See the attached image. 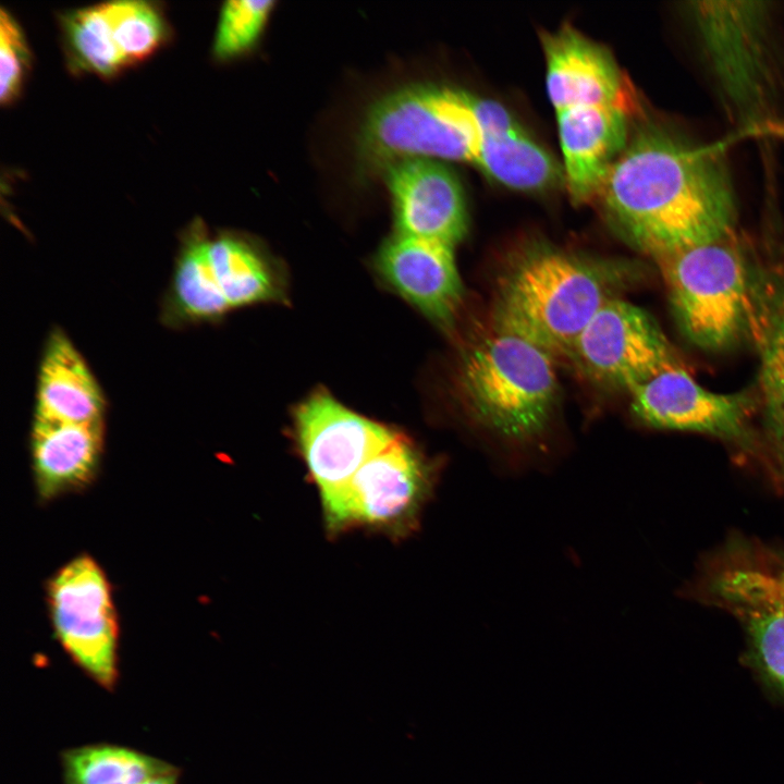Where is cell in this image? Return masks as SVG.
I'll return each mask as SVG.
<instances>
[{
	"mask_svg": "<svg viewBox=\"0 0 784 784\" xmlns=\"http://www.w3.org/2000/svg\"><path fill=\"white\" fill-rule=\"evenodd\" d=\"M595 200L657 260L725 240L737 216L723 156L656 126L642 128L627 143Z\"/></svg>",
	"mask_w": 784,
	"mask_h": 784,
	"instance_id": "obj_1",
	"label": "cell"
},
{
	"mask_svg": "<svg viewBox=\"0 0 784 784\" xmlns=\"http://www.w3.org/2000/svg\"><path fill=\"white\" fill-rule=\"evenodd\" d=\"M458 388L471 421L510 452L513 466L542 449L559 397L549 352L493 327L464 355Z\"/></svg>",
	"mask_w": 784,
	"mask_h": 784,
	"instance_id": "obj_2",
	"label": "cell"
},
{
	"mask_svg": "<svg viewBox=\"0 0 784 784\" xmlns=\"http://www.w3.org/2000/svg\"><path fill=\"white\" fill-rule=\"evenodd\" d=\"M603 269L551 248L528 250L499 277L493 327L539 345L552 356L569 354L600 307L613 297Z\"/></svg>",
	"mask_w": 784,
	"mask_h": 784,
	"instance_id": "obj_3",
	"label": "cell"
},
{
	"mask_svg": "<svg viewBox=\"0 0 784 784\" xmlns=\"http://www.w3.org/2000/svg\"><path fill=\"white\" fill-rule=\"evenodd\" d=\"M479 139L470 95L443 86L415 85L397 89L372 106L360 132L359 148L373 164L412 157L475 163Z\"/></svg>",
	"mask_w": 784,
	"mask_h": 784,
	"instance_id": "obj_4",
	"label": "cell"
},
{
	"mask_svg": "<svg viewBox=\"0 0 784 784\" xmlns=\"http://www.w3.org/2000/svg\"><path fill=\"white\" fill-rule=\"evenodd\" d=\"M658 261L675 318L694 345L723 350L750 329L755 290L742 254L726 238Z\"/></svg>",
	"mask_w": 784,
	"mask_h": 784,
	"instance_id": "obj_5",
	"label": "cell"
},
{
	"mask_svg": "<svg viewBox=\"0 0 784 784\" xmlns=\"http://www.w3.org/2000/svg\"><path fill=\"white\" fill-rule=\"evenodd\" d=\"M763 1H690L686 12L725 102L743 121L764 115L775 88L771 9Z\"/></svg>",
	"mask_w": 784,
	"mask_h": 784,
	"instance_id": "obj_6",
	"label": "cell"
},
{
	"mask_svg": "<svg viewBox=\"0 0 784 784\" xmlns=\"http://www.w3.org/2000/svg\"><path fill=\"white\" fill-rule=\"evenodd\" d=\"M437 468L397 436L369 458L340 489L322 497L333 530L353 525L406 531L430 497Z\"/></svg>",
	"mask_w": 784,
	"mask_h": 784,
	"instance_id": "obj_7",
	"label": "cell"
},
{
	"mask_svg": "<svg viewBox=\"0 0 784 784\" xmlns=\"http://www.w3.org/2000/svg\"><path fill=\"white\" fill-rule=\"evenodd\" d=\"M48 604L64 651L97 685L113 691L119 681V628L102 569L87 555L73 559L51 578Z\"/></svg>",
	"mask_w": 784,
	"mask_h": 784,
	"instance_id": "obj_8",
	"label": "cell"
},
{
	"mask_svg": "<svg viewBox=\"0 0 784 784\" xmlns=\"http://www.w3.org/2000/svg\"><path fill=\"white\" fill-rule=\"evenodd\" d=\"M568 356L593 382L628 391L665 369L681 366L651 316L616 296L589 320Z\"/></svg>",
	"mask_w": 784,
	"mask_h": 784,
	"instance_id": "obj_9",
	"label": "cell"
},
{
	"mask_svg": "<svg viewBox=\"0 0 784 784\" xmlns=\"http://www.w3.org/2000/svg\"><path fill=\"white\" fill-rule=\"evenodd\" d=\"M295 429L308 470L326 497L343 487L399 434L316 392L296 409Z\"/></svg>",
	"mask_w": 784,
	"mask_h": 784,
	"instance_id": "obj_10",
	"label": "cell"
},
{
	"mask_svg": "<svg viewBox=\"0 0 784 784\" xmlns=\"http://www.w3.org/2000/svg\"><path fill=\"white\" fill-rule=\"evenodd\" d=\"M629 392L634 416L647 426L730 441H746L749 436V418L756 407L754 394L711 392L681 366L659 372Z\"/></svg>",
	"mask_w": 784,
	"mask_h": 784,
	"instance_id": "obj_11",
	"label": "cell"
},
{
	"mask_svg": "<svg viewBox=\"0 0 784 784\" xmlns=\"http://www.w3.org/2000/svg\"><path fill=\"white\" fill-rule=\"evenodd\" d=\"M396 234L454 246L466 234L467 210L457 177L430 158H403L387 164Z\"/></svg>",
	"mask_w": 784,
	"mask_h": 784,
	"instance_id": "obj_12",
	"label": "cell"
},
{
	"mask_svg": "<svg viewBox=\"0 0 784 784\" xmlns=\"http://www.w3.org/2000/svg\"><path fill=\"white\" fill-rule=\"evenodd\" d=\"M547 91L555 112L613 105L638 111L635 89L611 53L571 25L542 36Z\"/></svg>",
	"mask_w": 784,
	"mask_h": 784,
	"instance_id": "obj_13",
	"label": "cell"
},
{
	"mask_svg": "<svg viewBox=\"0 0 784 784\" xmlns=\"http://www.w3.org/2000/svg\"><path fill=\"white\" fill-rule=\"evenodd\" d=\"M453 248L439 241L395 234L382 245L376 265L409 303L439 324L450 326L463 299Z\"/></svg>",
	"mask_w": 784,
	"mask_h": 784,
	"instance_id": "obj_14",
	"label": "cell"
},
{
	"mask_svg": "<svg viewBox=\"0 0 784 784\" xmlns=\"http://www.w3.org/2000/svg\"><path fill=\"white\" fill-rule=\"evenodd\" d=\"M636 113L613 105L556 113L565 183L576 204L595 200L609 169L628 143L630 119Z\"/></svg>",
	"mask_w": 784,
	"mask_h": 784,
	"instance_id": "obj_15",
	"label": "cell"
},
{
	"mask_svg": "<svg viewBox=\"0 0 784 784\" xmlns=\"http://www.w3.org/2000/svg\"><path fill=\"white\" fill-rule=\"evenodd\" d=\"M106 395L86 359L59 327L46 339L35 394V418L71 424L105 421Z\"/></svg>",
	"mask_w": 784,
	"mask_h": 784,
	"instance_id": "obj_16",
	"label": "cell"
},
{
	"mask_svg": "<svg viewBox=\"0 0 784 784\" xmlns=\"http://www.w3.org/2000/svg\"><path fill=\"white\" fill-rule=\"evenodd\" d=\"M103 439L105 421L71 424L33 417L30 453L40 497L51 499L91 480Z\"/></svg>",
	"mask_w": 784,
	"mask_h": 784,
	"instance_id": "obj_17",
	"label": "cell"
},
{
	"mask_svg": "<svg viewBox=\"0 0 784 784\" xmlns=\"http://www.w3.org/2000/svg\"><path fill=\"white\" fill-rule=\"evenodd\" d=\"M750 329L759 348L758 404L771 466L784 485V278L755 290Z\"/></svg>",
	"mask_w": 784,
	"mask_h": 784,
	"instance_id": "obj_18",
	"label": "cell"
},
{
	"mask_svg": "<svg viewBox=\"0 0 784 784\" xmlns=\"http://www.w3.org/2000/svg\"><path fill=\"white\" fill-rule=\"evenodd\" d=\"M197 272L206 289L229 311L280 295L277 281L261 254L250 243L233 234L207 236L198 255Z\"/></svg>",
	"mask_w": 784,
	"mask_h": 784,
	"instance_id": "obj_19",
	"label": "cell"
},
{
	"mask_svg": "<svg viewBox=\"0 0 784 784\" xmlns=\"http://www.w3.org/2000/svg\"><path fill=\"white\" fill-rule=\"evenodd\" d=\"M719 595L739 611L750 661L759 675L784 697V605L761 597L731 574L719 581Z\"/></svg>",
	"mask_w": 784,
	"mask_h": 784,
	"instance_id": "obj_20",
	"label": "cell"
},
{
	"mask_svg": "<svg viewBox=\"0 0 784 784\" xmlns=\"http://www.w3.org/2000/svg\"><path fill=\"white\" fill-rule=\"evenodd\" d=\"M63 784H142L179 771L145 752L113 744H90L61 752Z\"/></svg>",
	"mask_w": 784,
	"mask_h": 784,
	"instance_id": "obj_21",
	"label": "cell"
},
{
	"mask_svg": "<svg viewBox=\"0 0 784 784\" xmlns=\"http://www.w3.org/2000/svg\"><path fill=\"white\" fill-rule=\"evenodd\" d=\"M475 163L499 183L518 191H540L561 176L555 161L524 130L480 136Z\"/></svg>",
	"mask_w": 784,
	"mask_h": 784,
	"instance_id": "obj_22",
	"label": "cell"
},
{
	"mask_svg": "<svg viewBox=\"0 0 784 784\" xmlns=\"http://www.w3.org/2000/svg\"><path fill=\"white\" fill-rule=\"evenodd\" d=\"M61 30L72 69L109 77L128 65L100 4L65 12L61 15Z\"/></svg>",
	"mask_w": 784,
	"mask_h": 784,
	"instance_id": "obj_23",
	"label": "cell"
},
{
	"mask_svg": "<svg viewBox=\"0 0 784 784\" xmlns=\"http://www.w3.org/2000/svg\"><path fill=\"white\" fill-rule=\"evenodd\" d=\"M100 5L112 38L128 64L147 58L166 42L169 26L155 3L117 0Z\"/></svg>",
	"mask_w": 784,
	"mask_h": 784,
	"instance_id": "obj_24",
	"label": "cell"
},
{
	"mask_svg": "<svg viewBox=\"0 0 784 784\" xmlns=\"http://www.w3.org/2000/svg\"><path fill=\"white\" fill-rule=\"evenodd\" d=\"M273 4L272 0L226 1L219 15L215 56L225 59L248 49L258 38Z\"/></svg>",
	"mask_w": 784,
	"mask_h": 784,
	"instance_id": "obj_25",
	"label": "cell"
},
{
	"mask_svg": "<svg viewBox=\"0 0 784 784\" xmlns=\"http://www.w3.org/2000/svg\"><path fill=\"white\" fill-rule=\"evenodd\" d=\"M29 64L25 37L13 16L0 12V100L10 103L19 95Z\"/></svg>",
	"mask_w": 784,
	"mask_h": 784,
	"instance_id": "obj_26",
	"label": "cell"
},
{
	"mask_svg": "<svg viewBox=\"0 0 784 784\" xmlns=\"http://www.w3.org/2000/svg\"><path fill=\"white\" fill-rule=\"evenodd\" d=\"M470 106L480 136L513 134L523 131L510 112L495 101L470 96Z\"/></svg>",
	"mask_w": 784,
	"mask_h": 784,
	"instance_id": "obj_27",
	"label": "cell"
},
{
	"mask_svg": "<svg viewBox=\"0 0 784 784\" xmlns=\"http://www.w3.org/2000/svg\"><path fill=\"white\" fill-rule=\"evenodd\" d=\"M756 584L765 598L784 605V556L776 568L759 571L756 575Z\"/></svg>",
	"mask_w": 784,
	"mask_h": 784,
	"instance_id": "obj_28",
	"label": "cell"
},
{
	"mask_svg": "<svg viewBox=\"0 0 784 784\" xmlns=\"http://www.w3.org/2000/svg\"><path fill=\"white\" fill-rule=\"evenodd\" d=\"M180 773H181V770L170 773V774H166L162 776L151 779L142 784H177L179 779H180Z\"/></svg>",
	"mask_w": 784,
	"mask_h": 784,
	"instance_id": "obj_29",
	"label": "cell"
}]
</instances>
